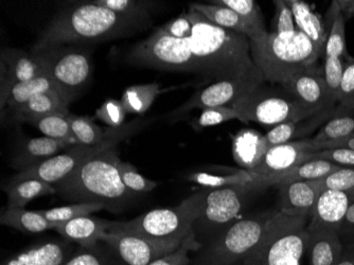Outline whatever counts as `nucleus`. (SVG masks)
<instances>
[{
    "mask_svg": "<svg viewBox=\"0 0 354 265\" xmlns=\"http://www.w3.org/2000/svg\"><path fill=\"white\" fill-rule=\"evenodd\" d=\"M95 3L136 23L145 21L153 3L138 0H95Z\"/></svg>",
    "mask_w": 354,
    "mask_h": 265,
    "instance_id": "40",
    "label": "nucleus"
},
{
    "mask_svg": "<svg viewBox=\"0 0 354 265\" xmlns=\"http://www.w3.org/2000/svg\"><path fill=\"white\" fill-rule=\"evenodd\" d=\"M339 169L341 167L334 165L330 161L313 159V161H306V163L297 165L293 170L286 173L277 181L275 186L286 184V183H293V181H319Z\"/></svg>",
    "mask_w": 354,
    "mask_h": 265,
    "instance_id": "34",
    "label": "nucleus"
},
{
    "mask_svg": "<svg viewBox=\"0 0 354 265\" xmlns=\"http://www.w3.org/2000/svg\"><path fill=\"white\" fill-rule=\"evenodd\" d=\"M354 137V115H343L334 117L328 121L317 135L311 138L312 143L341 140Z\"/></svg>",
    "mask_w": 354,
    "mask_h": 265,
    "instance_id": "39",
    "label": "nucleus"
},
{
    "mask_svg": "<svg viewBox=\"0 0 354 265\" xmlns=\"http://www.w3.org/2000/svg\"><path fill=\"white\" fill-rule=\"evenodd\" d=\"M189 9L202 14L209 21L214 25L230 30L240 35H245L250 41L256 39L257 33L241 19L240 16L225 6L216 5V3H190Z\"/></svg>",
    "mask_w": 354,
    "mask_h": 265,
    "instance_id": "28",
    "label": "nucleus"
},
{
    "mask_svg": "<svg viewBox=\"0 0 354 265\" xmlns=\"http://www.w3.org/2000/svg\"><path fill=\"white\" fill-rule=\"evenodd\" d=\"M64 265H114L104 243L91 247H77Z\"/></svg>",
    "mask_w": 354,
    "mask_h": 265,
    "instance_id": "41",
    "label": "nucleus"
},
{
    "mask_svg": "<svg viewBox=\"0 0 354 265\" xmlns=\"http://www.w3.org/2000/svg\"><path fill=\"white\" fill-rule=\"evenodd\" d=\"M337 3H339L344 17H345V21L354 16V0H343V1L339 0Z\"/></svg>",
    "mask_w": 354,
    "mask_h": 265,
    "instance_id": "57",
    "label": "nucleus"
},
{
    "mask_svg": "<svg viewBox=\"0 0 354 265\" xmlns=\"http://www.w3.org/2000/svg\"><path fill=\"white\" fill-rule=\"evenodd\" d=\"M32 55L37 57L67 104H71L88 83L91 59L81 48L59 46Z\"/></svg>",
    "mask_w": 354,
    "mask_h": 265,
    "instance_id": "10",
    "label": "nucleus"
},
{
    "mask_svg": "<svg viewBox=\"0 0 354 265\" xmlns=\"http://www.w3.org/2000/svg\"><path fill=\"white\" fill-rule=\"evenodd\" d=\"M135 26L136 21L124 19L95 1L73 6L55 15L32 47L31 53L66 44L121 37Z\"/></svg>",
    "mask_w": 354,
    "mask_h": 265,
    "instance_id": "3",
    "label": "nucleus"
},
{
    "mask_svg": "<svg viewBox=\"0 0 354 265\" xmlns=\"http://www.w3.org/2000/svg\"><path fill=\"white\" fill-rule=\"evenodd\" d=\"M0 222L24 234H41L46 230L57 228L59 223H53L41 215L39 210L30 211L25 208L6 207L1 213Z\"/></svg>",
    "mask_w": 354,
    "mask_h": 265,
    "instance_id": "30",
    "label": "nucleus"
},
{
    "mask_svg": "<svg viewBox=\"0 0 354 265\" xmlns=\"http://www.w3.org/2000/svg\"><path fill=\"white\" fill-rule=\"evenodd\" d=\"M352 98H354V59L350 57L345 60L344 64L343 77L336 95V101L337 103L343 102Z\"/></svg>",
    "mask_w": 354,
    "mask_h": 265,
    "instance_id": "52",
    "label": "nucleus"
},
{
    "mask_svg": "<svg viewBox=\"0 0 354 265\" xmlns=\"http://www.w3.org/2000/svg\"><path fill=\"white\" fill-rule=\"evenodd\" d=\"M119 171H120L123 184L131 192L136 193V194L148 193L158 186L157 181H151V179L143 176L130 163H123L122 161H120Z\"/></svg>",
    "mask_w": 354,
    "mask_h": 265,
    "instance_id": "42",
    "label": "nucleus"
},
{
    "mask_svg": "<svg viewBox=\"0 0 354 265\" xmlns=\"http://www.w3.org/2000/svg\"><path fill=\"white\" fill-rule=\"evenodd\" d=\"M241 120L238 111L230 107H212L203 109L202 113L196 120L192 121V127L196 131L205 127H214L230 120Z\"/></svg>",
    "mask_w": 354,
    "mask_h": 265,
    "instance_id": "43",
    "label": "nucleus"
},
{
    "mask_svg": "<svg viewBox=\"0 0 354 265\" xmlns=\"http://www.w3.org/2000/svg\"><path fill=\"white\" fill-rule=\"evenodd\" d=\"M73 243L65 239H41L14 253L1 265H64L75 253Z\"/></svg>",
    "mask_w": 354,
    "mask_h": 265,
    "instance_id": "18",
    "label": "nucleus"
},
{
    "mask_svg": "<svg viewBox=\"0 0 354 265\" xmlns=\"http://www.w3.org/2000/svg\"><path fill=\"white\" fill-rule=\"evenodd\" d=\"M206 190L196 191L177 206L153 209L133 220L113 222L109 231L136 235L154 242L182 244L198 220Z\"/></svg>",
    "mask_w": 354,
    "mask_h": 265,
    "instance_id": "5",
    "label": "nucleus"
},
{
    "mask_svg": "<svg viewBox=\"0 0 354 265\" xmlns=\"http://www.w3.org/2000/svg\"><path fill=\"white\" fill-rule=\"evenodd\" d=\"M300 123L301 122L288 121V122L280 123L274 129H270L268 134L264 135L268 149L276 147V145L291 143L293 139L304 135V131L299 127Z\"/></svg>",
    "mask_w": 354,
    "mask_h": 265,
    "instance_id": "46",
    "label": "nucleus"
},
{
    "mask_svg": "<svg viewBox=\"0 0 354 265\" xmlns=\"http://www.w3.org/2000/svg\"><path fill=\"white\" fill-rule=\"evenodd\" d=\"M328 16L331 19L329 35L325 48V57H339L347 60L350 57L346 47L345 17L342 13L337 1H333L328 11Z\"/></svg>",
    "mask_w": 354,
    "mask_h": 265,
    "instance_id": "32",
    "label": "nucleus"
},
{
    "mask_svg": "<svg viewBox=\"0 0 354 265\" xmlns=\"http://www.w3.org/2000/svg\"><path fill=\"white\" fill-rule=\"evenodd\" d=\"M319 181L323 190L332 189L354 195V168H341Z\"/></svg>",
    "mask_w": 354,
    "mask_h": 265,
    "instance_id": "47",
    "label": "nucleus"
},
{
    "mask_svg": "<svg viewBox=\"0 0 354 265\" xmlns=\"http://www.w3.org/2000/svg\"><path fill=\"white\" fill-rule=\"evenodd\" d=\"M310 232V265H334L343 255L345 246L339 232L334 230H312Z\"/></svg>",
    "mask_w": 354,
    "mask_h": 265,
    "instance_id": "26",
    "label": "nucleus"
},
{
    "mask_svg": "<svg viewBox=\"0 0 354 265\" xmlns=\"http://www.w3.org/2000/svg\"><path fill=\"white\" fill-rule=\"evenodd\" d=\"M106 209L105 205L100 203H73L66 206L39 210L47 220L53 223H65L81 217H87L93 213Z\"/></svg>",
    "mask_w": 354,
    "mask_h": 265,
    "instance_id": "38",
    "label": "nucleus"
},
{
    "mask_svg": "<svg viewBox=\"0 0 354 265\" xmlns=\"http://www.w3.org/2000/svg\"><path fill=\"white\" fill-rule=\"evenodd\" d=\"M127 113L121 101L109 99L95 111V118L109 125L111 129H118L124 125Z\"/></svg>",
    "mask_w": 354,
    "mask_h": 265,
    "instance_id": "45",
    "label": "nucleus"
},
{
    "mask_svg": "<svg viewBox=\"0 0 354 265\" xmlns=\"http://www.w3.org/2000/svg\"><path fill=\"white\" fill-rule=\"evenodd\" d=\"M71 133L77 140V145H97L105 140L109 136L111 129H105L93 122L86 116H77L69 113L67 116Z\"/></svg>",
    "mask_w": 354,
    "mask_h": 265,
    "instance_id": "36",
    "label": "nucleus"
},
{
    "mask_svg": "<svg viewBox=\"0 0 354 265\" xmlns=\"http://www.w3.org/2000/svg\"><path fill=\"white\" fill-rule=\"evenodd\" d=\"M210 3L225 6L236 12L241 19L245 21V23L256 32L258 37L257 39L268 35L261 9L254 0H214Z\"/></svg>",
    "mask_w": 354,
    "mask_h": 265,
    "instance_id": "35",
    "label": "nucleus"
},
{
    "mask_svg": "<svg viewBox=\"0 0 354 265\" xmlns=\"http://www.w3.org/2000/svg\"><path fill=\"white\" fill-rule=\"evenodd\" d=\"M192 21L191 51L198 65V75L225 81L244 77L256 68L250 53V39L209 21L198 12L189 9Z\"/></svg>",
    "mask_w": 354,
    "mask_h": 265,
    "instance_id": "1",
    "label": "nucleus"
},
{
    "mask_svg": "<svg viewBox=\"0 0 354 265\" xmlns=\"http://www.w3.org/2000/svg\"><path fill=\"white\" fill-rule=\"evenodd\" d=\"M129 59L133 63L160 71L198 73V62L191 51L189 39H175L159 29L136 44Z\"/></svg>",
    "mask_w": 354,
    "mask_h": 265,
    "instance_id": "12",
    "label": "nucleus"
},
{
    "mask_svg": "<svg viewBox=\"0 0 354 265\" xmlns=\"http://www.w3.org/2000/svg\"><path fill=\"white\" fill-rule=\"evenodd\" d=\"M187 179L191 183L200 185L203 188L218 189L232 186H256V179L252 173L243 169L221 168L214 167L209 170L190 173Z\"/></svg>",
    "mask_w": 354,
    "mask_h": 265,
    "instance_id": "24",
    "label": "nucleus"
},
{
    "mask_svg": "<svg viewBox=\"0 0 354 265\" xmlns=\"http://www.w3.org/2000/svg\"><path fill=\"white\" fill-rule=\"evenodd\" d=\"M69 115V113H68ZM65 113H53L44 116L41 118L30 121V125L37 127L45 135V137L57 139V140L69 141L77 145V140L71 133V125Z\"/></svg>",
    "mask_w": 354,
    "mask_h": 265,
    "instance_id": "37",
    "label": "nucleus"
},
{
    "mask_svg": "<svg viewBox=\"0 0 354 265\" xmlns=\"http://www.w3.org/2000/svg\"><path fill=\"white\" fill-rule=\"evenodd\" d=\"M264 82L266 81L263 75L257 67L240 79L214 82L206 89L196 91L180 109L173 111L172 116L185 115L196 109L203 111L212 107H232L241 95L261 86Z\"/></svg>",
    "mask_w": 354,
    "mask_h": 265,
    "instance_id": "13",
    "label": "nucleus"
},
{
    "mask_svg": "<svg viewBox=\"0 0 354 265\" xmlns=\"http://www.w3.org/2000/svg\"><path fill=\"white\" fill-rule=\"evenodd\" d=\"M146 121L136 119L118 129H111L109 136L100 145H91V147L82 145H73L67 149L66 152L55 155L39 165L21 171L13 177L41 179L48 184L57 186L61 181L68 177L73 171L77 170L87 159L107 149L116 147L121 141L136 134L139 129H142Z\"/></svg>",
    "mask_w": 354,
    "mask_h": 265,
    "instance_id": "8",
    "label": "nucleus"
},
{
    "mask_svg": "<svg viewBox=\"0 0 354 265\" xmlns=\"http://www.w3.org/2000/svg\"><path fill=\"white\" fill-rule=\"evenodd\" d=\"M158 29L169 37L178 39H188L192 37L193 25L192 21L189 19L188 13H183L182 15L172 19Z\"/></svg>",
    "mask_w": 354,
    "mask_h": 265,
    "instance_id": "51",
    "label": "nucleus"
},
{
    "mask_svg": "<svg viewBox=\"0 0 354 265\" xmlns=\"http://www.w3.org/2000/svg\"><path fill=\"white\" fill-rule=\"evenodd\" d=\"M57 91V87L53 84L50 77L46 73L31 80V81L19 83L12 86L8 95L7 105L11 109L12 113L19 111L31 98L35 97L39 93H47V91ZM59 93V91H57Z\"/></svg>",
    "mask_w": 354,
    "mask_h": 265,
    "instance_id": "31",
    "label": "nucleus"
},
{
    "mask_svg": "<svg viewBox=\"0 0 354 265\" xmlns=\"http://www.w3.org/2000/svg\"><path fill=\"white\" fill-rule=\"evenodd\" d=\"M120 161L117 147L98 153L55 186L57 194L73 203H100L111 212L122 210L137 194L123 184Z\"/></svg>",
    "mask_w": 354,
    "mask_h": 265,
    "instance_id": "2",
    "label": "nucleus"
},
{
    "mask_svg": "<svg viewBox=\"0 0 354 265\" xmlns=\"http://www.w3.org/2000/svg\"><path fill=\"white\" fill-rule=\"evenodd\" d=\"M312 159L313 152L310 151V139L291 141L268 149L259 163L248 172L254 175L260 189L275 186L286 173Z\"/></svg>",
    "mask_w": 354,
    "mask_h": 265,
    "instance_id": "14",
    "label": "nucleus"
},
{
    "mask_svg": "<svg viewBox=\"0 0 354 265\" xmlns=\"http://www.w3.org/2000/svg\"><path fill=\"white\" fill-rule=\"evenodd\" d=\"M111 225V221L87 215L68 222L59 223L55 230L68 242L79 246L91 247L104 240Z\"/></svg>",
    "mask_w": 354,
    "mask_h": 265,
    "instance_id": "21",
    "label": "nucleus"
},
{
    "mask_svg": "<svg viewBox=\"0 0 354 265\" xmlns=\"http://www.w3.org/2000/svg\"><path fill=\"white\" fill-rule=\"evenodd\" d=\"M350 149L354 151V137L347 139H341V140L326 141V143H312L310 139V151L311 152H317V151L327 150V149Z\"/></svg>",
    "mask_w": 354,
    "mask_h": 265,
    "instance_id": "54",
    "label": "nucleus"
},
{
    "mask_svg": "<svg viewBox=\"0 0 354 265\" xmlns=\"http://www.w3.org/2000/svg\"><path fill=\"white\" fill-rule=\"evenodd\" d=\"M278 210L241 219L230 225L214 241L201 247L192 265H236L242 262L263 240Z\"/></svg>",
    "mask_w": 354,
    "mask_h": 265,
    "instance_id": "6",
    "label": "nucleus"
},
{
    "mask_svg": "<svg viewBox=\"0 0 354 265\" xmlns=\"http://www.w3.org/2000/svg\"><path fill=\"white\" fill-rule=\"evenodd\" d=\"M286 3L293 12L298 30L312 42L319 57H325L328 35L319 16L314 13L309 3L302 0H286Z\"/></svg>",
    "mask_w": 354,
    "mask_h": 265,
    "instance_id": "25",
    "label": "nucleus"
},
{
    "mask_svg": "<svg viewBox=\"0 0 354 265\" xmlns=\"http://www.w3.org/2000/svg\"><path fill=\"white\" fill-rule=\"evenodd\" d=\"M206 189L200 215L192 228L196 241L202 247L214 241L238 221L248 195L258 190L256 186Z\"/></svg>",
    "mask_w": 354,
    "mask_h": 265,
    "instance_id": "9",
    "label": "nucleus"
},
{
    "mask_svg": "<svg viewBox=\"0 0 354 265\" xmlns=\"http://www.w3.org/2000/svg\"><path fill=\"white\" fill-rule=\"evenodd\" d=\"M250 43L254 66L272 84H283L298 71L317 65L320 57L312 42L299 30L288 35L268 32Z\"/></svg>",
    "mask_w": 354,
    "mask_h": 265,
    "instance_id": "4",
    "label": "nucleus"
},
{
    "mask_svg": "<svg viewBox=\"0 0 354 265\" xmlns=\"http://www.w3.org/2000/svg\"><path fill=\"white\" fill-rule=\"evenodd\" d=\"M286 91V89H284ZM239 115L241 122L250 121L263 125H278L280 123L302 122L312 117L291 93L275 89L257 87L250 93L241 95L232 107Z\"/></svg>",
    "mask_w": 354,
    "mask_h": 265,
    "instance_id": "11",
    "label": "nucleus"
},
{
    "mask_svg": "<svg viewBox=\"0 0 354 265\" xmlns=\"http://www.w3.org/2000/svg\"><path fill=\"white\" fill-rule=\"evenodd\" d=\"M343 115H354V98L337 103V105H335L329 113L330 118Z\"/></svg>",
    "mask_w": 354,
    "mask_h": 265,
    "instance_id": "55",
    "label": "nucleus"
},
{
    "mask_svg": "<svg viewBox=\"0 0 354 265\" xmlns=\"http://www.w3.org/2000/svg\"><path fill=\"white\" fill-rule=\"evenodd\" d=\"M8 197L7 207L25 208L31 201L55 194L57 189L53 185L37 179H15L12 177L3 187Z\"/></svg>",
    "mask_w": 354,
    "mask_h": 265,
    "instance_id": "27",
    "label": "nucleus"
},
{
    "mask_svg": "<svg viewBox=\"0 0 354 265\" xmlns=\"http://www.w3.org/2000/svg\"><path fill=\"white\" fill-rule=\"evenodd\" d=\"M268 150L266 137L256 129H241L232 136V155L243 170L252 171Z\"/></svg>",
    "mask_w": 354,
    "mask_h": 265,
    "instance_id": "23",
    "label": "nucleus"
},
{
    "mask_svg": "<svg viewBox=\"0 0 354 265\" xmlns=\"http://www.w3.org/2000/svg\"><path fill=\"white\" fill-rule=\"evenodd\" d=\"M69 105L63 100L57 91H47L31 98L19 111L14 113V119L19 122H28L44 116L53 113L68 115Z\"/></svg>",
    "mask_w": 354,
    "mask_h": 265,
    "instance_id": "29",
    "label": "nucleus"
},
{
    "mask_svg": "<svg viewBox=\"0 0 354 265\" xmlns=\"http://www.w3.org/2000/svg\"><path fill=\"white\" fill-rule=\"evenodd\" d=\"M201 247L202 246L196 241L192 230L186 237L184 242L178 246V248L156 259L150 265H190L191 259L189 257V253L198 252Z\"/></svg>",
    "mask_w": 354,
    "mask_h": 265,
    "instance_id": "44",
    "label": "nucleus"
},
{
    "mask_svg": "<svg viewBox=\"0 0 354 265\" xmlns=\"http://www.w3.org/2000/svg\"><path fill=\"white\" fill-rule=\"evenodd\" d=\"M344 64L345 60L339 57H325L324 64V75L326 82L329 87L330 93L335 98L341 85L342 77H343Z\"/></svg>",
    "mask_w": 354,
    "mask_h": 265,
    "instance_id": "49",
    "label": "nucleus"
},
{
    "mask_svg": "<svg viewBox=\"0 0 354 265\" xmlns=\"http://www.w3.org/2000/svg\"><path fill=\"white\" fill-rule=\"evenodd\" d=\"M276 187L279 193L280 212L307 220L323 191L320 181H293Z\"/></svg>",
    "mask_w": 354,
    "mask_h": 265,
    "instance_id": "20",
    "label": "nucleus"
},
{
    "mask_svg": "<svg viewBox=\"0 0 354 265\" xmlns=\"http://www.w3.org/2000/svg\"><path fill=\"white\" fill-rule=\"evenodd\" d=\"M274 5L276 10L272 33L276 35L294 33L298 29L296 28L293 12L286 3V0H274Z\"/></svg>",
    "mask_w": 354,
    "mask_h": 265,
    "instance_id": "48",
    "label": "nucleus"
},
{
    "mask_svg": "<svg viewBox=\"0 0 354 265\" xmlns=\"http://www.w3.org/2000/svg\"><path fill=\"white\" fill-rule=\"evenodd\" d=\"M102 242L109 250L114 265H150L180 245L154 242L136 235L114 231H109Z\"/></svg>",
    "mask_w": 354,
    "mask_h": 265,
    "instance_id": "15",
    "label": "nucleus"
},
{
    "mask_svg": "<svg viewBox=\"0 0 354 265\" xmlns=\"http://www.w3.org/2000/svg\"><path fill=\"white\" fill-rule=\"evenodd\" d=\"M159 93L160 87L157 83L134 85L123 91L120 101L127 113L141 116L145 115L152 107Z\"/></svg>",
    "mask_w": 354,
    "mask_h": 265,
    "instance_id": "33",
    "label": "nucleus"
},
{
    "mask_svg": "<svg viewBox=\"0 0 354 265\" xmlns=\"http://www.w3.org/2000/svg\"><path fill=\"white\" fill-rule=\"evenodd\" d=\"M307 219L278 210L263 240L242 261L244 265H300L309 246Z\"/></svg>",
    "mask_w": 354,
    "mask_h": 265,
    "instance_id": "7",
    "label": "nucleus"
},
{
    "mask_svg": "<svg viewBox=\"0 0 354 265\" xmlns=\"http://www.w3.org/2000/svg\"><path fill=\"white\" fill-rule=\"evenodd\" d=\"M354 201V195L343 191L326 189L322 191L312 210L308 231L334 230L339 232L344 217Z\"/></svg>",
    "mask_w": 354,
    "mask_h": 265,
    "instance_id": "19",
    "label": "nucleus"
},
{
    "mask_svg": "<svg viewBox=\"0 0 354 265\" xmlns=\"http://www.w3.org/2000/svg\"><path fill=\"white\" fill-rule=\"evenodd\" d=\"M339 237L344 246L354 244V201L350 204L339 229Z\"/></svg>",
    "mask_w": 354,
    "mask_h": 265,
    "instance_id": "53",
    "label": "nucleus"
},
{
    "mask_svg": "<svg viewBox=\"0 0 354 265\" xmlns=\"http://www.w3.org/2000/svg\"><path fill=\"white\" fill-rule=\"evenodd\" d=\"M43 67L35 55H28L16 48H3L1 51V109L7 105L12 86L31 81L44 75Z\"/></svg>",
    "mask_w": 354,
    "mask_h": 265,
    "instance_id": "17",
    "label": "nucleus"
},
{
    "mask_svg": "<svg viewBox=\"0 0 354 265\" xmlns=\"http://www.w3.org/2000/svg\"><path fill=\"white\" fill-rule=\"evenodd\" d=\"M73 145H75L69 141L57 140L49 137L28 139L13 157L12 167L21 172L44 163Z\"/></svg>",
    "mask_w": 354,
    "mask_h": 265,
    "instance_id": "22",
    "label": "nucleus"
},
{
    "mask_svg": "<svg viewBox=\"0 0 354 265\" xmlns=\"http://www.w3.org/2000/svg\"><path fill=\"white\" fill-rule=\"evenodd\" d=\"M313 159L330 161L341 168H354V151L350 149L339 147V149L317 151V152H313Z\"/></svg>",
    "mask_w": 354,
    "mask_h": 265,
    "instance_id": "50",
    "label": "nucleus"
},
{
    "mask_svg": "<svg viewBox=\"0 0 354 265\" xmlns=\"http://www.w3.org/2000/svg\"><path fill=\"white\" fill-rule=\"evenodd\" d=\"M236 265H244V264H243V263L240 262V263H238V264H236Z\"/></svg>",
    "mask_w": 354,
    "mask_h": 265,
    "instance_id": "58",
    "label": "nucleus"
},
{
    "mask_svg": "<svg viewBox=\"0 0 354 265\" xmlns=\"http://www.w3.org/2000/svg\"><path fill=\"white\" fill-rule=\"evenodd\" d=\"M334 265H354V244L345 246L343 255Z\"/></svg>",
    "mask_w": 354,
    "mask_h": 265,
    "instance_id": "56",
    "label": "nucleus"
},
{
    "mask_svg": "<svg viewBox=\"0 0 354 265\" xmlns=\"http://www.w3.org/2000/svg\"><path fill=\"white\" fill-rule=\"evenodd\" d=\"M281 86L312 116L328 113L337 104L326 82L324 67L319 64L298 71Z\"/></svg>",
    "mask_w": 354,
    "mask_h": 265,
    "instance_id": "16",
    "label": "nucleus"
}]
</instances>
